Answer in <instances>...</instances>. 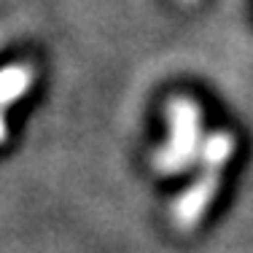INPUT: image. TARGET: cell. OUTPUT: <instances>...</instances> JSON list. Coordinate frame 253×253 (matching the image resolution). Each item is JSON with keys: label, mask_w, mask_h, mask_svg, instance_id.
<instances>
[{"label": "cell", "mask_w": 253, "mask_h": 253, "mask_svg": "<svg viewBox=\"0 0 253 253\" xmlns=\"http://www.w3.org/2000/svg\"><path fill=\"white\" fill-rule=\"evenodd\" d=\"M35 84V68L30 62H11L5 68H0V146L8 137V108L16 100H22L30 92V86Z\"/></svg>", "instance_id": "obj_3"}, {"label": "cell", "mask_w": 253, "mask_h": 253, "mask_svg": "<svg viewBox=\"0 0 253 253\" xmlns=\"http://www.w3.org/2000/svg\"><path fill=\"white\" fill-rule=\"evenodd\" d=\"M202 111L191 97H172L167 102V140L154 154V167L159 175H178L189 170L202 151Z\"/></svg>", "instance_id": "obj_2"}, {"label": "cell", "mask_w": 253, "mask_h": 253, "mask_svg": "<svg viewBox=\"0 0 253 253\" xmlns=\"http://www.w3.org/2000/svg\"><path fill=\"white\" fill-rule=\"evenodd\" d=\"M234 148H237V143H234V135L229 129H215L205 137L202 151H200V165H202L200 175H197V180H191V186L178 197L170 210V218L175 224V229L191 232V229L200 226L210 202L215 200V194L221 189L224 167L229 165Z\"/></svg>", "instance_id": "obj_1"}, {"label": "cell", "mask_w": 253, "mask_h": 253, "mask_svg": "<svg viewBox=\"0 0 253 253\" xmlns=\"http://www.w3.org/2000/svg\"><path fill=\"white\" fill-rule=\"evenodd\" d=\"M183 3H197V0H183Z\"/></svg>", "instance_id": "obj_4"}]
</instances>
